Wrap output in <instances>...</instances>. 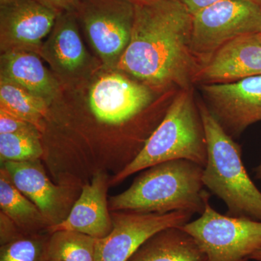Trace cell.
Returning a JSON list of instances; mask_svg holds the SVG:
<instances>
[{
  "label": "cell",
  "mask_w": 261,
  "mask_h": 261,
  "mask_svg": "<svg viewBox=\"0 0 261 261\" xmlns=\"http://www.w3.org/2000/svg\"><path fill=\"white\" fill-rule=\"evenodd\" d=\"M185 6L187 7L189 11L192 15H195L197 12L203 9L206 7L219 3V2L224 1V0H179ZM249 1L254 2L257 4L261 5V0H249Z\"/></svg>",
  "instance_id": "25"
},
{
  "label": "cell",
  "mask_w": 261,
  "mask_h": 261,
  "mask_svg": "<svg viewBox=\"0 0 261 261\" xmlns=\"http://www.w3.org/2000/svg\"><path fill=\"white\" fill-rule=\"evenodd\" d=\"M261 75V32L232 39L215 51L195 78V84L233 83Z\"/></svg>",
  "instance_id": "12"
},
{
  "label": "cell",
  "mask_w": 261,
  "mask_h": 261,
  "mask_svg": "<svg viewBox=\"0 0 261 261\" xmlns=\"http://www.w3.org/2000/svg\"><path fill=\"white\" fill-rule=\"evenodd\" d=\"M127 261H207V257L191 235L171 227L146 240Z\"/></svg>",
  "instance_id": "16"
},
{
  "label": "cell",
  "mask_w": 261,
  "mask_h": 261,
  "mask_svg": "<svg viewBox=\"0 0 261 261\" xmlns=\"http://www.w3.org/2000/svg\"><path fill=\"white\" fill-rule=\"evenodd\" d=\"M202 101L233 138L261 121V75L229 84L200 85Z\"/></svg>",
  "instance_id": "9"
},
{
  "label": "cell",
  "mask_w": 261,
  "mask_h": 261,
  "mask_svg": "<svg viewBox=\"0 0 261 261\" xmlns=\"http://www.w3.org/2000/svg\"><path fill=\"white\" fill-rule=\"evenodd\" d=\"M255 178L261 181V162L256 168H255Z\"/></svg>",
  "instance_id": "27"
},
{
  "label": "cell",
  "mask_w": 261,
  "mask_h": 261,
  "mask_svg": "<svg viewBox=\"0 0 261 261\" xmlns=\"http://www.w3.org/2000/svg\"><path fill=\"white\" fill-rule=\"evenodd\" d=\"M107 187L104 175H94L92 182L82 189L68 217L51 226L49 231H75L95 239L107 236L113 228L106 198Z\"/></svg>",
  "instance_id": "13"
},
{
  "label": "cell",
  "mask_w": 261,
  "mask_h": 261,
  "mask_svg": "<svg viewBox=\"0 0 261 261\" xmlns=\"http://www.w3.org/2000/svg\"><path fill=\"white\" fill-rule=\"evenodd\" d=\"M47 104L23 87L1 79L0 110L32 123L42 129V119L47 113Z\"/></svg>",
  "instance_id": "19"
},
{
  "label": "cell",
  "mask_w": 261,
  "mask_h": 261,
  "mask_svg": "<svg viewBox=\"0 0 261 261\" xmlns=\"http://www.w3.org/2000/svg\"><path fill=\"white\" fill-rule=\"evenodd\" d=\"M0 207L17 226L32 230L47 223L37 205L19 191L4 168L0 171Z\"/></svg>",
  "instance_id": "18"
},
{
  "label": "cell",
  "mask_w": 261,
  "mask_h": 261,
  "mask_svg": "<svg viewBox=\"0 0 261 261\" xmlns=\"http://www.w3.org/2000/svg\"><path fill=\"white\" fill-rule=\"evenodd\" d=\"M42 4L56 10L57 13L74 12L82 0H37Z\"/></svg>",
  "instance_id": "24"
},
{
  "label": "cell",
  "mask_w": 261,
  "mask_h": 261,
  "mask_svg": "<svg viewBox=\"0 0 261 261\" xmlns=\"http://www.w3.org/2000/svg\"><path fill=\"white\" fill-rule=\"evenodd\" d=\"M74 12L57 16L46 50L57 68L67 73L80 68L86 60L85 48L79 34Z\"/></svg>",
  "instance_id": "17"
},
{
  "label": "cell",
  "mask_w": 261,
  "mask_h": 261,
  "mask_svg": "<svg viewBox=\"0 0 261 261\" xmlns=\"http://www.w3.org/2000/svg\"><path fill=\"white\" fill-rule=\"evenodd\" d=\"M203 168L187 160L151 166L126 190L111 197L108 207L141 214L186 211L201 215L211 197L202 181Z\"/></svg>",
  "instance_id": "2"
},
{
  "label": "cell",
  "mask_w": 261,
  "mask_h": 261,
  "mask_svg": "<svg viewBox=\"0 0 261 261\" xmlns=\"http://www.w3.org/2000/svg\"><path fill=\"white\" fill-rule=\"evenodd\" d=\"M134 12L129 0H82L74 13L98 54L112 63L129 43Z\"/></svg>",
  "instance_id": "7"
},
{
  "label": "cell",
  "mask_w": 261,
  "mask_h": 261,
  "mask_svg": "<svg viewBox=\"0 0 261 261\" xmlns=\"http://www.w3.org/2000/svg\"><path fill=\"white\" fill-rule=\"evenodd\" d=\"M207 159L205 128L193 88L182 89L178 91L140 152L111 183H119L135 173L175 160H187L204 168Z\"/></svg>",
  "instance_id": "3"
},
{
  "label": "cell",
  "mask_w": 261,
  "mask_h": 261,
  "mask_svg": "<svg viewBox=\"0 0 261 261\" xmlns=\"http://www.w3.org/2000/svg\"><path fill=\"white\" fill-rule=\"evenodd\" d=\"M150 90L120 74L101 77L92 86L89 104L98 120L111 124L130 121L149 106Z\"/></svg>",
  "instance_id": "11"
},
{
  "label": "cell",
  "mask_w": 261,
  "mask_h": 261,
  "mask_svg": "<svg viewBox=\"0 0 261 261\" xmlns=\"http://www.w3.org/2000/svg\"><path fill=\"white\" fill-rule=\"evenodd\" d=\"M205 252L207 261H250L261 249V221L221 214L211 206L181 226Z\"/></svg>",
  "instance_id": "5"
},
{
  "label": "cell",
  "mask_w": 261,
  "mask_h": 261,
  "mask_svg": "<svg viewBox=\"0 0 261 261\" xmlns=\"http://www.w3.org/2000/svg\"><path fill=\"white\" fill-rule=\"evenodd\" d=\"M3 164V168L19 191L37 205L47 221L54 219L59 205L61 191L47 178L37 160L7 161Z\"/></svg>",
  "instance_id": "15"
},
{
  "label": "cell",
  "mask_w": 261,
  "mask_h": 261,
  "mask_svg": "<svg viewBox=\"0 0 261 261\" xmlns=\"http://www.w3.org/2000/svg\"><path fill=\"white\" fill-rule=\"evenodd\" d=\"M39 130L0 135L2 163L7 161L20 162L38 160L43 153Z\"/></svg>",
  "instance_id": "21"
},
{
  "label": "cell",
  "mask_w": 261,
  "mask_h": 261,
  "mask_svg": "<svg viewBox=\"0 0 261 261\" xmlns=\"http://www.w3.org/2000/svg\"><path fill=\"white\" fill-rule=\"evenodd\" d=\"M133 3L130 39L118 68L155 88H193L201 68L191 48L193 15L179 0Z\"/></svg>",
  "instance_id": "1"
},
{
  "label": "cell",
  "mask_w": 261,
  "mask_h": 261,
  "mask_svg": "<svg viewBox=\"0 0 261 261\" xmlns=\"http://www.w3.org/2000/svg\"><path fill=\"white\" fill-rule=\"evenodd\" d=\"M129 1L132 2V3H134V2L144 1V0H129Z\"/></svg>",
  "instance_id": "28"
},
{
  "label": "cell",
  "mask_w": 261,
  "mask_h": 261,
  "mask_svg": "<svg viewBox=\"0 0 261 261\" xmlns=\"http://www.w3.org/2000/svg\"><path fill=\"white\" fill-rule=\"evenodd\" d=\"M261 32V5L249 0H224L193 15L191 48L201 65L235 38Z\"/></svg>",
  "instance_id": "6"
},
{
  "label": "cell",
  "mask_w": 261,
  "mask_h": 261,
  "mask_svg": "<svg viewBox=\"0 0 261 261\" xmlns=\"http://www.w3.org/2000/svg\"><path fill=\"white\" fill-rule=\"evenodd\" d=\"M197 102L207 141L204 186L226 204V214L261 221V192L247 172L241 147L225 132L202 99Z\"/></svg>",
  "instance_id": "4"
},
{
  "label": "cell",
  "mask_w": 261,
  "mask_h": 261,
  "mask_svg": "<svg viewBox=\"0 0 261 261\" xmlns=\"http://www.w3.org/2000/svg\"><path fill=\"white\" fill-rule=\"evenodd\" d=\"M250 260L255 261H261V249L252 254L250 257Z\"/></svg>",
  "instance_id": "26"
},
{
  "label": "cell",
  "mask_w": 261,
  "mask_h": 261,
  "mask_svg": "<svg viewBox=\"0 0 261 261\" xmlns=\"http://www.w3.org/2000/svg\"><path fill=\"white\" fill-rule=\"evenodd\" d=\"M1 79L23 87L47 105L58 90L56 81L40 59L27 50L5 51L1 57Z\"/></svg>",
  "instance_id": "14"
},
{
  "label": "cell",
  "mask_w": 261,
  "mask_h": 261,
  "mask_svg": "<svg viewBox=\"0 0 261 261\" xmlns=\"http://www.w3.org/2000/svg\"><path fill=\"white\" fill-rule=\"evenodd\" d=\"M48 261H59V260H48Z\"/></svg>",
  "instance_id": "30"
},
{
  "label": "cell",
  "mask_w": 261,
  "mask_h": 261,
  "mask_svg": "<svg viewBox=\"0 0 261 261\" xmlns=\"http://www.w3.org/2000/svg\"><path fill=\"white\" fill-rule=\"evenodd\" d=\"M6 1H8V0H0V2H1V3H4V2H6Z\"/></svg>",
  "instance_id": "29"
},
{
  "label": "cell",
  "mask_w": 261,
  "mask_h": 261,
  "mask_svg": "<svg viewBox=\"0 0 261 261\" xmlns=\"http://www.w3.org/2000/svg\"><path fill=\"white\" fill-rule=\"evenodd\" d=\"M96 240L97 239L75 231H56L48 240V259L59 261H95Z\"/></svg>",
  "instance_id": "20"
},
{
  "label": "cell",
  "mask_w": 261,
  "mask_h": 261,
  "mask_svg": "<svg viewBox=\"0 0 261 261\" xmlns=\"http://www.w3.org/2000/svg\"><path fill=\"white\" fill-rule=\"evenodd\" d=\"M36 129L38 128L32 123L0 110V135L20 133Z\"/></svg>",
  "instance_id": "23"
},
{
  "label": "cell",
  "mask_w": 261,
  "mask_h": 261,
  "mask_svg": "<svg viewBox=\"0 0 261 261\" xmlns=\"http://www.w3.org/2000/svg\"><path fill=\"white\" fill-rule=\"evenodd\" d=\"M58 14L37 0H8L2 3V48L9 51L38 47L53 29Z\"/></svg>",
  "instance_id": "10"
},
{
  "label": "cell",
  "mask_w": 261,
  "mask_h": 261,
  "mask_svg": "<svg viewBox=\"0 0 261 261\" xmlns=\"http://www.w3.org/2000/svg\"><path fill=\"white\" fill-rule=\"evenodd\" d=\"M47 242L40 237L22 235L1 245L0 261H48Z\"/></svg>",
  "instance_id": "22"
},
{
  "label": "cell",
  "mask_w": 261,
  "mask_h": 261,
  "mask_svg": "<svg viewBox=\"0 0 261 261\" xmlns=\"http://www.w3.org/2000/svg\"><path fill=\"white\" fill-rule=\"evenodd\" d=\"M186 211L141 214L123 211L114 216L107 236L97 239L95 261H127L146 240L166 228L181 227L191 221Z\"/></svg>",
  "instance_id": "8"
}]
</instances>
